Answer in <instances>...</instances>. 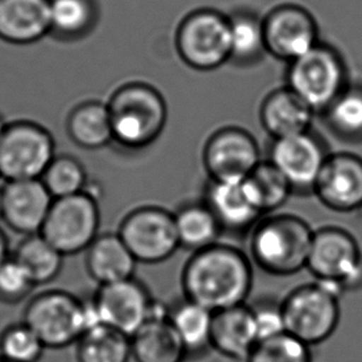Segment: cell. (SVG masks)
Masks as SVG:
<instances>
[{
	"label": "cell",
	"mask_w": 362,
	"mask_h": 362,
	"mask_svg": "<svg viewBox=\"0 0 362 362\" xmlns=\"http://www.w3.org/2000/svg\"><path fill=\"white\" fill-rule=\"evenodd\" d=\"M113 142L141 151L158 140L168 120L166 99L151 84L134 81L114 90L108 102Z\"/></svg>",
	"instance_id": "cell-2"
},
{
	"label": "cell",
	"mask_w": 362,
	"mask_h": 362,
	"mask_svg": "<svg viewBox=\"0 0 362 362\" xmlns=\"http://www.w3.org/2000/svg\"><path fill=\"white\" fill-rule=\"evenodd\" d=\"M214 313L191 299L183 298L167 307V320L189 358H198L211 350Z\"/></svg>",
	"instance_id": "cell-24"
},
{
	"label": "cell",
	"mask_w": 362,
	"mask_h": 362,
	"mask_svg": "<svg viewBox=\"0 0 362 362\" xmlns=\"http://www.w3.org/2000/svg\"><path fill=\"white\" fill-rule=\"evenodd\" d=\"M0 362H5V361H3V360H0Z\"/></svg>",
	"instance_id": "cell-41"
},
{
	"label": "cell",
	"mask_w": 362,
	"mask_h": 362,
	"mask_svg": "<svg viewBox=\"0 0 362 362\" xmlns=\"http://www.w3.org/2000/svg\"><path fill=\"white\" fill-rule=\"evenodd\" d=\"M330 152L313 130L276 139L271 142L269 160L292 187L293 194H313L315 182Z\"/></svg>",
	"instance_id": "cell-13"
},
{
	"label": "cell",
	"mask_w": 362,
	"mask_h": 362,
	"mask_svg": "<svg viewBox=\"0 0 362 362\" xmlns=\"http://www.w3.org/2000/svg\"><path fill=\"white\" fill-rule=\"evenodd\" d=\"M11 256L24 267L35 286L54 282L64 269V255L41 234L24 236Z\"/></svg>",
	"instance_id": "cell-29"
},
{
	"label": "cell",
	"mask_w": 362,
	"mask_h": 362,
	"mask_svg": "<svg viewBox=\"0 0 362 362\" xmlns=\"http://www.w3.org/2000/svg\"><path fill=\"white\" fill-rule=\"evenodd\" d=\"M93 300L100 323L129 338L156 314L158 307L146 286L135 277L99 286Z\"/></svg>",
	"instance_id": "cell-14"
},
{
	"label": "cell",
	"mask_w": 362,
	"mask_h": 362,
	"mask_svg": "<svg viewBox=\"0 0 362 362\" xmlns=\"http://www.w3.org/2000/svg\"><path fill=\"white\" fill-rule=\"evenodd\" d=\"M99 228L98 203L86 191L54 199L40 234L66 257L87 251L98 238Z\"/></svg>",
	"instance_id": "cell-10"
},
{
	"label": "cell",
	"mask_w": 362,
	"mask_h": 362,
	"mask_svg": "<svg viewBox=\"0 0 362 362\" xmlns=\"http://www.w3.org/2000/svg\"><path fill=\"white\" fill-rule=\"evenodd\" d=\"M320 117L339 140L362 144V83L350 82Z\"/></svg>",
	"instance_id": "cell-30"
},
{
	"label": "cell",
	"mask_w": 362,
	"mask_h": 362,
	"mask_svg": "<svg viewBox=\"0 0 362 362\" xmlns=\"http://www.w3.org/2000/svg\"><path fill=\"white\" fill-rule=\"evenodd\" d=\"M259 341L286 333L282 302L274 298H261L249 304Z\"/></svg>",
	"instance_id": "cell-37"
},
{
	"label": "cell",
	"mask_w": 362,
	"mask_h": 362,
	"mask_svg": "<svg viewBox=\"0 0 362 362\" xmlns=\"http://www.w3.org/2000/svg\"><path fill=\"white\" fill-rule=\"evenodd\" d=\"M45 345L37 335L26 325H9L0 334V360L5 362H39Z\"/></svg>",
	"instance_id": "cell-34"
},
{
	"label": "cell",
	"mask_w": 362,
	"mask_h": 362,
	"mask_svg": "<svg viewBox=\"0 0 362 362\" xmlns=\"http://www.w3.org/2000/svg\"><path fill=\"white\" fill-rule=\"evenodd\" d=\"M35 287L28 272L13 256L0 264V302L19 303L29 297Z\"/></svg>",
	"instance_id": "cell-36"
},
{
	"label": "cell",
	"mask_w": 362,
	"mask_h": 362,
	"mask_svg": "<svg viewBox=\"0 0 362 362\" xmlns=\"http://www.w3.org/2000/svg\"><path fill=\"white\" fill-rule=\"evenodd\" d=\"M8 124H9V122H5L4 117L0 114V139L3 136V134H4L5 130H6Z\"/></svg>",
	"instance_id": "cell-39"
},
{
	"label": "cell",
	"mask_w": 362,
	"mask_h": 362,
	"mask_svg": "<svg viewBox=\"0 0 362 362\" xmlns=\"http://www.w3.org/2000/svg\"><path fill=\"white\" fill-rule=\"evenodd\" d=\"M134 362H186V350L167 320L166 313L153 315L130 338Z\"/></svg>",
	"instance_id": "cell-23"
},
{
	"label": "cell",
	"mask_w": 362,
	"mask_h": 362,
	"mask_svg": "<svg viewBox=\"0 0 362 362\" xmlns=\"http://www.w3.org/2000/svg\"><path fill=\"white\" fill-rule=\"evenodd\" d=\"M312 109L286 86L274 89L259 105L261 127L272 140L312 130Z\"/></svg>",
	"instance_id": "cell-20"
},
{
	"label": "cell",
	"mask_w": 362,
	"mask_h": 362,
	"mask_svg": "<svg viewBox=\"0 0 362 362\" xmlns=\"http://www.w3.org/2000/svg\"><path fill=\"white\" fill-rule=\"evenodd\" d=\"M40 181L54 199H59L86 192L88 175L77 157L56 155Z\"/></svg>",
	"instance_id": "cell-33"
},
{
	"label": "cell",
	"mask_w": 362,
	"mask_h": 362,
	"mask_svg": "<svg viewBox=\"0 0 362 362\" xmlns=\"http://www.w3.org/2000/svg\"><path fill=\"white\" fill-rule=\"evenodd\" d=\"M54 201L40 180L5 182L1 221L21 235L40 234Z\"/></svg>",
	"instance_id": "cell-18"
},
{
	"label": "cell",
	"mask_w": 362,
	"mask_h": 362,
	"mask_svg": "<svg viewBox=\"0 0 362 362\" xmlns=\"http://www.w3.org/2000/svg\"><path fill=\"white\" fill-rule=\"evenodd\" d=\"M314 230L303 218L274 213L250 231V259L266 274L287 277L307 269Z\"/></svg>",
	"instance_id": "cell-3"
},
{
	"label": "cell",
	"mask_w": 362,
	"mask_h": 362,
	"mask_svg": "<svg viewBox=\"0 0 362 362\" xmlns=\"http://www.w3.org/2000/svg\"><path fill=\"white\" fill-rule=\"evenodd\" d=\"M252 284L251 259L243 250L221 243L193 252L182 269L185 298L213 313L246 304Z\"/></svg>",
	"instance_id": "cell-1"
},
{
	"label": "cell",
	"mask_w": 362,
	"mask_h": 362,
	"mask_svg": "<svg viewBox=\"0 0 362 362\" xmlns=\"http://www.w3.org/2000/svg\"><path fill=\"white\" fill-rule=\"evenodd\" d=\"M340 298L317 281L292 289L281 300L286 333L312 348L325 343L338 330Z\"/></svg>",
	"instance_id": "cell-7"
},
{
	"label": "cell",
	"mask_w": 362,
	"mask_h": 362,
	"mask_svg": "<svg viewBox=\"0 0 362 362\" xmlns=\"http://www.w3.org/2000/svg\"><path fill=\"white\" fill-rule=\"evenodd\" d=\"M245 362H313V350L288 333L259 341Z\"/></svg>",
	"instance_id": "cell-35"
},
{
	"label": "cell",
	"mask_w": 362,
	"mask_h": 362,
	"mask_svg": "<svg viewBox=\"0 0 362 362\" xmlns=\"http://www.w3.org/2000/svg\"><path fill=\"white\" fill-rule=\"evenodd\" d=\"M137 261L117 234H99L86 251V269L99 286L132 279Z\"/></svg>",
	"instance_id": "cell-22"
},
{
	"label": "cell",
	"mask_w": 362,
	"mask_h": 362,
	"mask_svg": "<svg viewBox=\"0 0 362 362\" xmlns=\"http://www.w3.org/2000/svg\"><path fill=\"white\" fill-rule=\"evenodd\" d=\"M259 337L249 304L224 309L213 315L211 350L235 361H245Z\"/></svg>",
	"instance_id": "cell-21"
},
{
	"label": "cell",
	"mask_w": 362,
	"mask_h": 362,
	"mask_svg": "<svg viewBox=\"0 0 362 362\" xmlns=\"http://www.w3.org/2000/svg\"><path fill=\"white\" fill-rule=\"evenodd\" d=\"M98 18L95 0H49V36L61 41L83 39Z\"/></svg>",
	"instance_id": "cell-28"
},
{
	"label": "cell",
	"mask_w": 362,
	"mask_h": 362,
	"mask_svg": "<svg viewBox=\"0 0 362 362\" xmlns=\"http://www.w3.org/2000/svg\"><path fill=\"white\" fill-rule=\"evenodd\" d=\"M52 134L39 122L8 124L0 139V178L5 182L40 180L56 156Z\"/></svg>",
	"instance_id": "cell-9"
},
{
	"label": "cell",
	"mask_w": 362,
	"mask_h": 362,
	"mask_svg": "<svg viewBox=\"0 0 362 362\" xmlns=\"http://www.w3.org/2000/svg\"><path fill=\"white\" fill-rule=\"evenodd\" d=\"M49 36V0H0V41L28 46Z\"/></svg>",
	"instance_id": "cell-19"
},
{
	"label": "cell",
	"mask_w": 362,
	"mask_h": 362,
	"mask_svg": "<svg viewBox=\"0 0 362 362\" xmlns=\"http://www.w3.org/2000/svg\"><path fill=\"white\" fill-rule=\"evenodd\" d=\"M3 216V187H0V221Z\"/></svg>",
	"instance_id": "cell-40"
},
{
	"label": "cell",
	"mask_w": 362,
	"mask_h": 362,
	"mask_svg": "<svg viewBox=\"0 0 362 362\" xmlns=\"http://www.w3.org/2000/svg\"><path fill=\"white\" fill-rule=\"evenodd\" d=\"M9 244H8V239L4 234V231L0 229V264L4 262L5 259H9Z\"/></svg>",
	"instance_id": "cell-38"
},
{
	"label": "cell",
	"mask_w": 362,
	"mask_h": 362,
	"mask_svg": "<svg viewBox=\"0 0 362 362\" xmlns=\"http://www.w3.org/2000/svg\"><path fill=\"white\" fill-rule=\"evenodd\" d=\"M77 362H129L132 360L130 338L108 325L88 329L76 343Z\"/></svg>",
	"instance_id": "cell-31"
},
{
	"label": "cell",
	"mask_w": 362,
	"mask_h": 362,
	"mask_svg": "<svg viewBox=\"0 0 362 362\" xmlns=\"http://www.w3.org/2000/svg\"><path fill=\"white\" fill-rule=\"evenodd\" d=\"M267 54L286 64L292 62L322 41L314 15L302 5H277L264 18Z\"/></svg>",
	"instance_id": "cell-15"
},
{
	"label": "cell",
	"mask_w": 362,
	"mask_h": 362,
	"mask_svg": "<svg viewBox=\"0 0 362 362\" xmlns=\"http://www.w3.org/2000/svg\"><path fill=\"white\" fill-rule=\"evenodd\" d=\"M180 247L191 254L219 243L221 226L204 201L187 202L175 213Z\"/></svg>",
	"instance_id": "cell-26"
},
{
	"label": "cell",
	"mask_w": 362,
	"mask_h": 362,
	"mask_svg": "<svg viewBox=\"0 0 362 362\" xmlns=\"http://www.w3.org/2000/svg\"><path fill=\"white\" fill-rule=\"evenodd\" d=\"M66 132L76 146L87 151L102 150L113 144L108 105L99 100L76 105L66 120Z\"/></svg>",
	"instance_id": "cell-25"
},
{
	"label": "cell",
	"mask_w": 362,
	"mask_h": 362,
	"mask_svg": "<svg viewBox=\"0 0 362 362\" xmlns=\"http://www.w3.org/2000/svg\"><path fill=\"white\" fill-rule=\"evenodd\" d=\"M203 201L216 216L223 233L250 234L264 216L246 180L208 181Z\"/></svg>",
	"instance_id": "cell-17"
},
{
	"label": "cell",
	"mask_w": 362,
	"mask_h": 362,
	"mask_svg": "<svg viewBox=\"0 0 362 362\" xmlns=\"http://www.w3.org/2000/svg\"><path fill=\"white\" fill-rule=\"evenodd\" d=\"M230 64L252 66L267 54L264 40V18L249 10L228 15Z\"/></svg>",
	"instance_id": "cell-27"
},
{
	"label": "cell",
	"mask_w": 362,
	"mask_h": 362,
	"mask_svg": "<svg viewBox=\"0 0 362 362\" xmlns=\"http://www.w3.org/2000/svg\"><path fill=\"white\" fill-rule=\"evenodd\" d=\"M202 158L208 181L213 182L245 181L262 161L254 135L234 125L221 127L206 139Z\"/></svg>",
	"instance_id": "cell-12"
},
{
	"label": "cell",
	"mask_w": 362,
	"mask_h": 362,
	"mask_svg": "<svg viewBox=\"0 0 362 362\" xmlns=\"http://www.w3.org/2000/svg\"><path fill=\"white\" fill-rule=\"evenodd\" d=\"M307 269L338 296L362 288V250L356 238L339 226L314 231Z\"/></svg>",
	"instance_id": "cell-6"
},
{
	"label": "cell",
	"mask_w": 362,
	"mask_h": 362,
	"mask_svg": "<svg viewBox=\"0 0 362 362\" xmlns=\"http://www.w3.org/2000/svg\"><path fill=\"white\" fill-rule=\"evenodd\" d=\"M350 84L348 64L333 45L320 41L287 64L286 87L320 115Z\"/></svg>",
	"instance_id": "cell-5"
},
{
	"label": "cell",
	"mask_w": 362,
	"mask_h": 362,
	"mask_svg": "<svg viewBox=\"0 0 362 362\" xmlns=\"http://www.w3.org/2000/svg\"><path fill=\"white\" fill-rule=\"evenodd\" d=\"M118 235L137 264H162L181 249L173 213L161 206H142L129 211Z\"/></svg>",
	"instance_id": "cell-11"
},
{
	"label": "cell",
	"mask_w": 362,
	"mask_h": 362,
	"mask_svg": "<svg viewBox=\"0 0 362 362\" xmlns=\"http://www.w3.org/2000/svg\"><path fill=\"white\" fill-rule=\"evenodd\" d=\"M313 194L330 211L353 213L362 209V157L353 152H330Z\"/></svg>",
	"instance_id": "cell-16"
},
{
	"label": "cell",
	"mask_w": 362,
	"mask_h": 362,
	"mask_svg": "<svg viewBox=\"0 0 362 362\" xmlns=\"http://www.w3.org/2000/svg\"><path fill=\"white\" fill-rule=\"evenodd\" d=\"M176 51L187 67L211 72L230 61L228 15L213 9H198L186 15L175 37Z\"/></svg>",
	"instance_id": "cell-8"
},
{
	"label": "cell",
	"mask_w": 362,
	"mask_h": 362,
	"mask_svg": "<svg viewBox=\"0 0 362 362\" xmlns=\"http://www.w3.org/2000/svg\"><path fill=\"white\" fill-rule=\"evenodd\" d=\"M26 324L46 349L76 345L88 329L99 325L93 297L82 299L61 289L45 291L30 299L23 314Z\"/></svg>",
	"instance_id": "cell-4"
},
{
	"label": "cell",
	"mask_w": 362,
	"mask_h": 362,
	"mask_svg": "<svg viewBox=\"0 0 362 362\" xmlns=\"http://www.w3.org/2000/svg\"><path fill=\"white\" fill-rule=\"evenodd\" d=\"M246 182L254 192L264 216L277 213L293 194L292 187L284 175L269 160L259 162Z\"/></svg>",
	"instance_id": "cell-32"
}]
</instances>
